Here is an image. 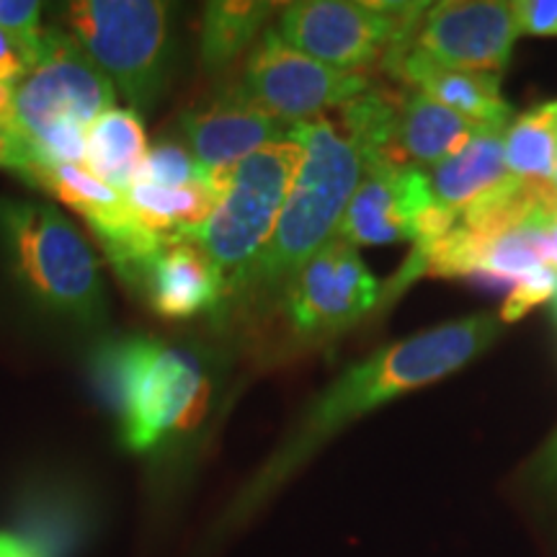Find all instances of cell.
I'll return each instance as SVG.
<instances>
[{
  "mask_svg": "<svg viewBox=\"0 0 557 557\" xmlns=\"http://www.w3.org/2000/svg\"><path fill=\"white\" fill-rule=\"evenodd\" d=\"M498 333L500 318L483 312V315L451 320L398 344L382 346L372 357L348 367L310 403L282 447L243 487L230 519H248L348 423L359 421L361 416L372 413L403 393L426 387L468 367L491 348Z\"/></svg>",
  "mask_w": 557,
  "mask_h": 557,
  "instance_id": "obj_1",
  "label": "cell"
},
{
  "mask_svg": "<svg viewBox=\"0 0 557 557\" xmlns=\"http://www.w3.org/2000/svg\"><path fill=\"white\" fill-rule=\"evenodd\" d=\"M289 137L302 148L295 184L274 233L253 261L225 284L218 312H263L282 305L297 271L329 243L344 220L361 178V156L338 122L292 124Z\"/></svg>",
  "mask_w": 557,
  "mask_h": 557,
  "instance_id": "obj_2",
  "label": "cell"
},
{
  "mask_svg": "<svg viewBox=\"0 0 557 557\" xmlns=\"http://www.w3.org/2000/svg\"><path fill=\"white\" fill-rule=\"evenodd\" d=\"M116 88L88 52L62 29H41L37 58L13 86L3 169L86 165L90 124L114 109Z\"/></svg>",
  "mask_w": 557,
  "mask_h": 557,
  "instance_id": "obj_3",
  "label": "cell"
},
{
  "mask_svg": "<svg viewBox=\"0 0 557 557\" xmlns=\"http://www.w3.org/2000/svg\"><path fill=\"white\" fill-rule=\"evenodd\" d=\"M90 369L103 400L120 418L124 444L135 451L197 426L207 410L205 369L191 354L156 338H111L96 348Z\"/></svg>",
  "mask_w": 557,
  "mask_h": 557,
  "instance_id": "obj_4",
  "label": "cell"
},
{
  "mask_svg": "<svg viewBox=\"0 0 557 557\" xmlns=\"http://www.w3.org/2000/svg\"><path fill=\"white\" fill-rule=\"evenodd\" d=\"M0 248L16 284L41 310L86 329L107 320L99 259L58 207L0 197Z\"/></svg>",
  "mask_w": 557,
  "mask_h": 557,
  "instance_id": "obj_5",
  "label": "cell"
},
{
  "mask_svg": "<svg viewBox=\"0 0 557 557\" xmlns=\"http://www.w3.org/2000/svg\"><path fill=\"white\" fill-rule=\"evenodd\" d=\"M67 34L114 83L132 111L156 107L171 75V5L160 0H75Z\"/></svg>",
  "mask_w": 557,
  "mask_h": 557,
  "instance_id": "obj_6",
  "label": "cell"
},
{
  "mask_svg": "<svg viewBox=\"0 0 557 557\" xmlns=\"http://www.w3.org/2000/svg\"><path fill=\"white\" fill-rule=\"evenodd\" d=\"M299 165H302V148L289 137L256 150L253 156L243 158L218 176V209L194 240L218 263L225 274V284L267 246Z\"/></svg>",
  "mask_w": 557,
  "mask_h": 557,
  "instance_id": "obj_7",
  "label": "cell"
},
{
  "mask_svg": "<svg viewBox=\"0 0 557 557\" xmlns=\"http://www.w3.org/2000/svg\"><path fill=\"white\" fill-rule=\"evenodd\" d=\"M431 3L299 0L282 5L274 32L292 50L336 70L367 73L393 47L416 39Z\"/></svg>",
  "mask_w": 557,
  "mask_h": 557,
  "instance_id": "obj_8",
  "label": "cell"
},
{
  "mask_svg": "<svg viewBox=\"0 0 557 557\" xmlns=\"http://www.w3.org/2000/svg\"><path fill=\"white\" fill-rule=\"evenodd\" d=\"M238 88L276 120L299 124L320 120L323 111L359 99L372 88V78L367 73L323 65L292 50L271 26L250 47Z\"/></svg>",
  "mask_w": 557,
  "mask_h": 557,
  "instance_id": "obj_9",
  "label": "cell"
},
{
  "mask_svg": "<svg viewBox=\"0 0 557 557\" xmlns=\"http://www.w3.org/2000/svg\"><path fill=\"white\" fill-rule=\"evenodd\" d=\"M382 299L359 248L333 238L297 271L278 308L299 341H329L364 320Z\"/></svg>",
  "mask_w": 557,
  "mask_h": 557,
  "instance_id": "obj_10",
  "label": "cell"
},
{
  "mask_svg": "<svg viewBox=\"0 0 557 557\" xmlns=\"http://www.w3.org/2000/svg\"><path fill=\"white\" fill-rule=\"evenodd\" d=\"M18 178L32 184L34 189L52 194L75 214H81L116 274L132 289H137L139 276L163 246V238H158L137 220L135 209L129 207L122 191L96 178L86 165L73 163L34 165V169L21 171Z\"/></svg>",
  "mask_w": 557,
  "mask_h": 557,
  "instance_id": "obj_11",
  "label": "cell"
},
{
  "mask_svg": "<svg viewBox=\"0 0 557 557\" xmlns=\"http://www.w3.org/2000/svg\"><path fill=\"white\" fill-rule=\"evenodd\" d=\"M519 37L513 3L504 0H449L434 3L418 24L413 45L451 70L500 73Z\"/></svg>",
  "mask_w": 557,
  "mask_h": 557,
  "instance_id": "obj_12",
  "label": "cell"
},
{
  "mask_svg": "<svg viewBox=\"0 0 557 557\" xmlns=\"http://www.w3.org/2000/svg\"><path fill=\"white\" fill-rule=\"evenodd\" d=\"M436 207L429 173L408 163H367L336 238L359 246L413 243L416 225Z\"/></svg>",
  "mask_w": 557,
  "mask_h": 557,
  "instance_id": "obj_13",
  "label": "cell"
},
{
  "mask_svg": "<svg viewBox=\"0 0 557 557\" xmlns=\"http://www.w3.org/2000/svg\"><path fill=\"white\" fill-rule=\"evenodd\" d=\"M289 129L292 124L256 107L238 83L220 88L181 114V139L199 169L212 178L256 150L289 139Z\"/></svg>",
  "mask_w": 557,
  "mask_h": 557,
  "instance_id": "obj_14",
  "label": "cell"
},
{
  "mask_svg": "<svg viewBox=\"0 0 557 557\" xmlns=\"http://www.w3.org/2000/svg\"><path fill=\"white\" fill-rule=\"evenodd\" d=\"M380 67L387 75L421 90L429 99L457 111L465 120L480 127H508L513 122V109L500 96L496 73H472V70H451L426 58L413 41L393 47Z\"/></svg>",
  "mask_w": 557,
  "mask_h": 557,
  "instance_id": "obj_15",
  "label": "cell"
},
{
  "mask_svg": "<svg viewBox=\"0 0 557 557\" xmlns=\"http://www.w3.org/2000/svg\"><path fill=\"white\" fill-rule=\"evenodd\" d=\"M137 292L145 295L160 318L189 320L205 310L220 308L225 297V274L197 240H163L139 276Z\"/></svg>",
  "mask_w": 557,
  "mask_h": 557,
  "instance_id": "obj_16",
  "label": "cell"
},
{
  "mask_svg": "<svg viewBox=\"0 0 557 557\" xmlns=\"http://www.w3.org/2000/svg\"><path fill=\"white\" fill-rule=\"evenodd\" d=\"M395 101H398V116H395L398 163L418 165V169L436 165L438 160L462 150L483 129L416 88L406 86L398 90Z\"/></svg>",
  "mask_w": 557,
  "mask_h": 557,
  "instance_id": "obj_17",
  "label": "cell"
},
{
  "mask_svg": "<svg viewBox=\"0 0 557 557\" xmlns=\"http://www.w3.org/2000/svg\"><path fill=\"white\" fill-rule=\"evenodd\" d=\"M137 220L163 240L197 238L220 201L218 178L201 176L184 186H152L135 181L124 194Z\"/></svg>",
  "mask_w": 557,
  "mask_h": 557,
  "instance_id": "obj_18",
  "label": "cell"
},
{
  "mask_svg": "<svg viewBox=\"0 0 557 557\" xmlns=\"http://www.w3.org/2000/svg\"><path fill=\"white\" fill-rule=\"evenodd\" d=\"M504 135L506 127H483L462 150L431 165L429 181L438 207L459 214L508 178Z\"/></svg>",
  "mask_w": 557,
  "mask_h": 557,
  "instance_id": "obj_19",
  "label": "cell"
},
{
  "mask_svg": "<svg viewBox=\"0 0 557 557\" xmlns=\"http://www.w3.org/2000/svg\"><path fill=\"white\" fill-rule=\"evenodd\" d=\"M148 150V135L137 111L109 109L90 124L86 135V169L111 189L127 194Z\"/></svg>",
  "mask_w": 557,
  "mask_h": 557,
  "instance_id": "obj_20",
  "label": "cell"
},
{
  "mask_svg": "<svg viewBox=\"0 0 557 557\" xmlns=\"http://www.w3.org/2000/svg\"><path fill=\"white\" fill-rule=\"evenodd\" d=\"M282 11L278 3L263 0H214L207 3L201 21L199 58L209 70L233 65L243 52L259 41L267 21Z\"/></svg>",
  "mask_w": 557,
  "mask_h": 557,
  "instance_id": "obj_21",
  "label": "cell"
},
{
  "mask_svg": "<svg viewBox=\"0 0 557 557\" xmlns=\"http://www.w3.org/2000/svg\"><path fill=\"white\" fill-rule=\"evenodd\" d=\"M553 101L527 111L506 127L504 158L508 176L553 184L557 173V139L553 132Z\"/></svg>",
  "mask_w": 557,
  "mask_h": 557,
  "instance_id": "obj_22",
  "label": "cell"
},
{
  "mask_svg": "<svg viewBox=\"0 0 557 557\" xmlns=\"http://www.w3.org/2000/svg\"><path fill=\"white\" fill-rule=\"evenodd\" d=\"M201 176H207V173L199 169L197 160H194L189 148L184 145V139L165 137L148 150L137 181L171 189V186H184L189 184V181L201 178Z\"/></svg>",
  "mask_w": 557,
  "mask_h": 557,
  "instance_id": "obj_23",
  "label": "cell"
},
{
  "mask_svg": "<svg viewBox=\"0 0 557 557\" xmlns=\"http://www.w3.org/2000/svg\"><path fill=\"white\" fill-rule=\"evenodd\" d=\"M557 297V271L549 267H540L529 274L519 276L513 282L511 292H508L504 308H500L498 318L500 323H513L521 320L529 310L537 308V305L547 302V299Z\"/></svg>",
  "mask_w": 557,
  "mask_h": 557,
  "instance_id": "obj_24",
  "label": "cell"
},
{
  "mask_svg": "<svg viewBox=\"0 0 557 557\" xmlns=\"http://www.w3.org/2000/svg\"><path fill=\"white\" fill-rule=\"evenodd\" d=\"M39 16L41 5L37 0H0V29L9 34L29 65L39 50Z\"/></svg>",
  "mask_w": 557,
  "mask_h": 557,
  "instance_id": "obj_25",
  "label": "cell"
},
{
  "mask_svg": "<svg viewBox=\"0 0 557 557\" xmlns=\"http://www.w3.org/2000/svg\"><path fill=\"white\" fill-rule=\"evenodd\" d=\"M519 34L557 37V0H517L513 3Z\"/></svg>",
  "mask_w": 557,
  "mask_h": 557,
  "instance_id": "obj_26",
  "label": "cell"
},
{
  "mask_svg": "<svg viewBox=\"0 0 557 557\" xmlns=\"http://www.w3.org/2000/svg\"><path fill=\"white\" fill-rule=\"evenodd\" d=\"M26 70H29V62H26L18 47L13 45L9 34L0 29V83L9 88L18 86V81L26 75Z\"/></svg>",
  "mask_w": 557,
  "mask_h": 557,
  "instance_id": "obj_27",
  "label": "cell"
},
{
  "mask_svg": "<svg viewBox=\"0 0 557 557\" xmlns=\"http://www.w3.org/2000/svg\"><path fill=\"white\" fill-rule=\"evenodd\" d=\"M0 557H41V553L24 537L0 532Z\"/></svg>",
  "mask_w": 557,
  "mask_h": 557,
  "instance_id": "obj_28",
  "label": "cell"
},
{
  "mask_svg": "<svg viewBox=\"0 0 557 557\" xmlns=\"http://www.w3.org/2000/svg\"><path fill=\"white\" fill-rule=\"evenodd\" d=\"M540 472H542V478H545L547 483L557 491V434L553 442L547 444L545 455L540 457Z\"/></svg>",
  "mask_w": 557,
  "mask_h": 557,
  "instance_id": "obj_29",
  "label": "cell"
},
{
  "mask_svg": "<svg viewBox=\"0 0 557 557\" xmlns=\"http://www.w3.org/2000/svg\"><path fill=\"white\" fill-rule=\"evenodd\" d=\"M11 96H13V88L0 83V132L5 129V124L11 120Z\"/></svg>",
  "mask_w": 557,
  "mask_h": 557,
  "instance_id": "obj_30",
  "label": "cell"
},
{
  "mask_svg": "<svg viewBox=\"0 0 557 557\" xmlns=\"http://www.w3.org/2000/svg\"><path fill=\"white\" fill-rule=\"evenodd\" d=\"M3 158H5V137L3 132H0V165H3Z\"/></svg>",
  "mask_w": 557,
  "mask_h": 557,
  "instance_id": "obj_31",
  "label": "cell"
},
{
  "mask_svg": "<svg viewBox=\"0 0 557 557\" xmlns=\"http://www.w3.org/2000/svg\"><path fill=\"white\" fill-rule=\"evenodd\" d=\"M553 107H555V111H553V132H555V139H557V101H553Z\"/></svg>",
  "mask_w": 557,
  "mask_h": 557,
  "instance_id": "obj_32",
  "label": "cell"
},
{
  "mask_svg": "<svg viewBox=\"0 0 557 557\" xmlns=\"http://www.w3.org/2000/svg\"><path fill=\"white\" fill-rule=\"evenodd\" d=\"M553 186L557 189V173H555V178H553Z\"/></svg>",
  "mask_w": 557,
  "mask_h": 557,
  "instance_id": "obj_33",
  "label": "cell"
},
{
  "mask_svg": "<svg viewBox=\"0 0 557 557\" xmlns=\"http://www.w3.org/2000/svg\"><path fill=\"white\" fill-rule=\"evenodd\" d=\"M555 308H557V299H555Z\"/></svg>",
  "mask_w": 557,
  "mask_h": 557,
  "instance_id": "obj_34",
  "label": "cell"
}]
</instances>
